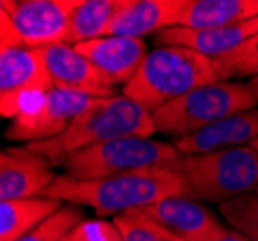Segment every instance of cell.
<instances>
[{
    "instance_id": "13",
    "label": "cell",
    "mask_w": 258,
    "mask_h": 241,
    "mask_svg": "<svg viewBox=\"0 0 258 241\" xmlns=\"http://www.w3.org/2000/svg\"><path fill=\"white\" fill-rule=\"evenodd\" d=\"M114 85H125L137 74L149 54L145 39L127 35H106L100 39L74 44Z\"/></svg>"
},
{
    "instance_id": "26",
    "label": "cell",
    "mask_w": 258,
    "mask_h": 241,
    "mask_svg": "<svg viewBox=\"0 0 258 241\" xmlns=\"http://www.w3.org/2000/svg\"><path fill=\"white\" fill-rule=\"evenodd\" d=\"M83 239H85V220L79 226H76L62 241H83Z\"/></svg>"
},
{
    "instance_id": "10",
    "label": "cell",
    "mask_w": 258,
    "mask_h": 241,
    "mask_svg": "<svg viewBox=\"0 0 258 241\" xmlns=\"http://www.w3.org/2000/svg\"><path fill=\"white\" fill-rule=\"evenodd\" d=\"M39 50L56 89L74 91L95 99L116 95V85L74 44L56 43Z\"/></svg>"
},
{
    "instance_id": "22",
    "label": "cell",
    "mask_w": 258,
    "mask_h": 241,
    "mask_svg": "<svg viewBox=\"0 0 258 241\" xmlns=\"http://www.w3.org/2000/svg\"><path fill=\"white\" fill-rule=\"evenodd\" d=\"M220 79L231 81L233 77H254L258 76V31L247 39L241 46L224 58L216 60Z\"/></svg>"
},
{
    "instance_id": "3",
    "label": "cell",
    "mask_w": 258,
    "mask_h": 241,
    "mask_svg": "<svg viewBox=\"0 0 258 241\" xmlns=\"http://www.w3.org/2000/svg\"><path fill=\"white\" fill-rule=\"evenodd\" d=\"M212 81H220L216 60L183 46H156L123 85V95L154 112Z\"/></svg>"
},
{
    "instance_id": "17",
    "label": "cell",
    "mask_w": 258,
    "mask_h": 241,
    "mask_svg": "<svg viewBox=\"0 0 258 241\" xmlns=\"http://www.w3.org/2000/svg\"><path fill=\"white\" fill-rule=\"evenodd\" d=\"M135 0H83L68 14V39L77 44L110 35L114 22Z\"/></svg>"
},
{
    "instance_id": "21",
    "label": "cell",
    "mask_w": 258,
    "mask_h": 241,
    "mask_svg": "<svg viewBox=\"0 0 258 241\" xmlns=\"http://www.w3.org/2000/svg\"><path fill=\"white\" fill-rule=\"evenodd\" d=\"M220 212L229 228L243 233L247 239L258 241V193H245L220 205Z\"/></svg>"
},
{
    "instance_id": "15",
    "label": "cell",
    "mask_w": 258,
    "mask_h": 241,
    "mask_svg": "<svg viewBox=\"0 0 258 241\" xmlns=\"http://www.w3.org/2000/svg\"><path fill=\"white\" fill-rule=\"evenodd\" d=\"M256 31L258 18H254V20L237 23V25H227V27H206V29L170 27L154 35V41L158 46H183L206 58L218 60L233 52L237 46H241Z\"/></svg>"
},
{
    "instance_id": "27",
    "label": "cell",
    "mask_w": 258,
    "mask_h": 241,
    "mask_svg": "<svg viewBox=\"0 0 258 241\" xmlns=\"http://www.w3.org/2000/svg\"><path fill=\"white\" fill-rule=\"evenodd\" d=\"M52 2H56L60 8H64V10L70 14L72 10H76V8L81 4V2H83V0H52Z\"/></svg>"
},
{
    "instance_id": "4",
    "label": "cell",
    "mask_w": 258,
    "mask_h": 241,
    "mask_svg": "<svg viewBox=\"0 0 258 241\" xmlns=\"http://www.w3.org/2000/svg\"><path fill=\"white\" fill-rule=\"evenodd\" d=\"M181 177L187 197L226 203L258 189V151L250 145L206 154H187L170 164Z\"/></svg>"
},
{
    "instance_id": "16",
    "label": "cell",
    "mask_w": 258,
    "mask_h": 241,
    "mask_svg": "<svg viewBox=\"0 0 258 241\" xmlns=\"http://www.w3.org/2000/svg\"><path fill=\"white\" fill-rule=\"evenodd\" d=\"M195 2L197 0H135L114 22L110 35L145 39L170 27H181Z\"/></svg>"
},
{
    "instance_id": "18",
    "label": "cell",
    "mask_w": 258,
    "mask_h": 241,
    "mask_svg": "<svg viewBox=\"0 0 258 241\" xmlns=\"http://www.w3.org/2000/svg\"><path fill=\"white\" fill-rule=\"evenodd\" d=\"M62 207L52 197H25L0 201V241H18Z\"/></svg>"
},
{
    "instance_id": "14",
    "label": "cell",
    "mask_w": 258,
    "mask_h": 241,
    "mask_svg": "<svg viewBox=\"0 0 258 241\" xmlns=\"http://www.w3.org/2000/svg\"><path fill=\"white\" fill-rule=\"evenodd\" d=\"M256 137L258 106L222 118L191 135L177 137L172 141V145L181 156H187V154H206L250 145Z\"/></svg>"
},
{
    "instance_id": "23",
    "label": "cell",
    "mask_w": 258,
    "mask_h": 241,
    "mask_svg": "<svg viewBox=\"0 0 258 241\" xmlns=\"http://www.w3.org/2000/svg\"><path fill=\"white\" fill-rule=\"evenodd\" d=\"M81 222L83 214L77 210L76 205H62L54 214L43 220L39 226H35L18 241H62Z\"/></svg>"
},
{
    "instance_id": "28",
    "label": "cell",
    "mask_w": 258,
    "mask_h": 241,
    "mask_svg": "<svg viewBox=\"0 0 258 241\" xmlns=\"http://www.w3.org/2000/svg\"><path fill=\"white\" fill-rule=\"evenodd\" d=\"M248 89L252 91V95H254L256 104H258V76H254V77H250V79H248Z\"/></svg>"
},
{
    "instance_id": "19",
    "label": "cell",
    "mask_w": 258,
    "mask_h": 241,
    "mask_svg": "<svg viewBox=\"0 0 258 241\" xmlns=\"http://www.w3.org/2000/svg\"><path fill=\"white\" fill-rule=\"evenodd\" d=\"M258 18V0H197L181 27H227Z\"/></svg>"
},
{
    "instance_id": "1",
    "label": "cell",
    "mask_w": 258,
    "mask_h": 241,
    "mask_svg": "<svg viewBox=\"0 0 258 241\" xmlns=\"http://www.w3.org/2000/svg\"><path fill=\"white\" fill-rule=\"evenodd\" d=\"M172 195H187V189L170 166L145 168L98 179H74L60 174L44 193V197L62 203L93 208L98 216H118L141 210Z\"/></svg>"
},
{
    "instance_id": "6",
    "label": "cell",
    "mask_w": 258,
    "mask_h": 241,
    "mask_svg": "<svg viewBox=\"0 0 258 241\" xmlns=\"http://www.w3.org/2000/svg\"><path fill=\"white\" fill-rule=\"evenodd\" d=\"M177 158L179 153L172 143L131 135L76 151L66 158L62 166L66 175L74 179H98L145 168L170 166Z\"/></svg>"
},
{
    "instance_id": "30",
    "label": "cell",
    "mask_w": 258,
    "mask_h": 241,
    "mask_svg": "<svg viewBox=\"0 0 258 241\" xmlns=\"http://www.w3.org/2000/svg\"><path fill=\"white\" fill-rule=\"evenodd\" d=\"M256 193H258V189H256Z\"/></svg>"
},
{
    "instance_id": "11",
    "label": "cell",
    "mask_w": 258,
    "mask_h": 241,
    "mask_svg": "<svg viewBox=\"0 0 258 241\" xmlns=\"http://www.w3.org/2000/svg\"><path fill=\"white\" fill-rule=\"evenodd\" d=\"M54 179L52 164L25 145L4 149L0 154V201L41 197Z\"/></svg>"
},
{
    "instance_id": "5",
    "label": "cell",
    "mask_w": 258,
    "mask_h": 241,
    "mask_svg": "<svg viewBox=\"0 0 258 241\" xmlns=\"http://www.w3.org/2000/svg\"><path fill=\"white\" fill-rule=\"evenodd\" d=\"M256 99L248 83L241 81H212L185 93L183 97L152 112L156 133L185 137L214 122L243 110L256 108Z\"/></svg>"
},
{
    "instance_id": "7",
    "label": "cell",
    "mask_w": 258,
    "mask_h": 241,
    "mask_svg": "<svg viewBox=\"0 0 258 241\" xmlns=\"http://www.w3.org/2000/svg\"><path fill=\"white\" fill-rule=\"evenodd\" d=\"M2 48H44L68 39V12L52 0H0Z\"/></svg>"
},
{
    "instance_id": "8",
    "label": "cell",
    "mask_w": 258,
    "mask_h": 241,
    "mask_svg": "<svg viewBox=\"0 0 258 241\" xmlns=\"http://www.w3.org/2000/svg\"><path fill=\"white\" fill-rule=\"evenodd\" d=\"M52 89L54 83L39 48L8 46L0 50V100L4 118L14 120Z\"/></svg>"
},
{
    "instance_id": "2",
    "label": "cell",
    "mask_w": 258,
    "mask_h": 241,
    "mask_svg": "<svg viewBox=\"0 0 258 241\" xmlns=\"http://www.w3.org/2000/svg\"><path fill=\"white\" fill-rule=\"evenodd\" d=\"M154 133L152 112L125 95H114L93 100V104L83 110L62 135L46 141L27 143L25 147L43 154L52 166H62L70 154L87 147L131 135L151 137Z\"/></svg>"
},
{
    "instance_id": "20",
    "label": "cell",
    "mask_w": 258,
    "mask_h": 241,
    "mask_svg": "<svg viewBox=\"0 0 258 241\" xmlns=\"http://www.w3.org/2000/svg\"><path fill=\"white\" fill-rule=\"evenodd\" d=\"M121 241H183L141 210H131L114 216Z\"/></svg>"
},
{
    "instance_id": "29",
    "label": "cell",
    "mask_w": 258,
    "mask_h": 241,
    "mask_svg": "<svg viewBox=\"0 0 258 241\" xmlns=\"http://www.w3.org/2000/svg\"><path fill=\"white\" fill-rule=\"evenodd\" d=\"M250 147H252V149H256V151H258V137H256V139H254L252 143H250Z\"/></svg>"
},
{
    "instance_id": "12",
    "label": "cell",
    "mask_w": 258,
    "mask_h": 241,
    "mask_svg": "<svg viewBox=\"0 0 258 241\" xmlns=\"http://www.w3.org/2000/svg\"><path fill=\"white\" fill-rule=\"evenodd\" d=\"M141 212L156 220L183 241H208L226 228L210 208L187 195L160 199L141 208Z\"/></svg>"
},
{
    "instance_id": "9",
    "label": "cell",
    "mask_w": 258,
    "mask_h": 241,
    "mask_svg": "<svg viewBox=\"0 0 258 241\" xmlns=\"http://www.w3.org/2000/svg\"><path fill=\"white\" fill-rule=\"evenodd\" d=\"M93 100L95 97L54 87L12 120L6 137L27 145L62 135Z\"/></svg>"
},
{
    "instance_id": "25",
    "label": "cell",
    "mask_w": 258,
    "mask_h": 241,
    "mask_svg": "<svg viewBox=\"0 0 258 241\" xmlns=\"http://www.w3.org/2000/svg\"><path fill=\"white\" fill-rule=\"evenodd\" d=\"M208 241H250V239H247L243 233H239V231L233 230V228H224L220 233L212 235Z\"/></svg>"
},
{
    "instance_id": "24",
    "label": "cell",
    "mask_w": 258,
    "mask_h": 241,
    "mask_svg": "<svg viewBox=\"0 0 258 241\" xmlns=\"http://www.w3.org/2000/svg\"><path fill=\"white\" fill-rule=\"evenodd\" d=\"M83 241H121V233L112 222H85V239Z\"/></svg>"
}]
</instances>
